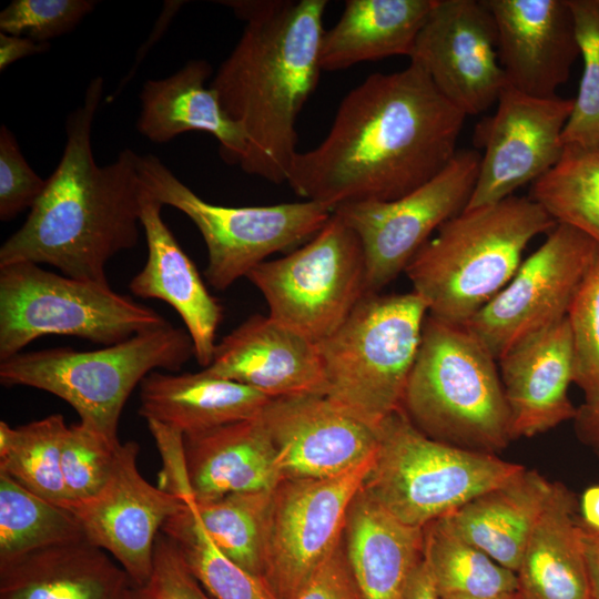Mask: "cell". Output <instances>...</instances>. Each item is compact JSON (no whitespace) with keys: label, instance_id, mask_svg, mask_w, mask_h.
<instances>
[{"label":"cell","instance_id":"1","mask_svg":"<svg viewBox=\"0 0 599 599\" xmlns=\"http://www.w3.org/2000/svg\"><path fill=\"white\" fill-rule=\"evenodd\" d=\"M465 118L414 62L373 73L342 100L326 138L295 154L286 183L333 211L398 199L450 162Z\"/></svg>","mask_w":599,"mask_h":599},{"label":"cell","instance_id":"2","mask_svg":"<svg viewBox=\"0 0 599 599\" xmlns=\"http://www.w3.org/2000/svg\"><path fill=\"white\" fill-rule=\"evenodd\" d=\"M103 91V78L95 77L83 103L67 116L61 160L26 222L1 245L0 265L49 264L72 278L108 282V262L136 245L143 192L140 155L124 149L100 166L92 152V124Z\"/></svg>","mask_w":599,"mask_h":599},{"label":"cell","instance_id":"3","mask_svg":"<svg viewBox=\"0 0 599 599\" xmlns=\"http://www.w3.org/2000/svg\"><path fill=\"white\" fill-rule=\"evenodd\" d=\"M245 21L210 87L242 130L241 169L286 182L297 153V116L315 90L326 0L222 1Z\"/></svg>","mask_w":599,"mask_h":599},{"label":"cell","instance_id":"4","mask_svg":"<svg viewBox=\"0 0 599 599\" xmlns=\"http://www.w3.org/2000/svg\"><path fill=\"white\" fill-rule=\"evenodd\" d=\"M556 224L529 196L464 210L436 231L405 273L428 315L463 326L512 278L528 243Z\"/></svg>","mask_w":599,"mask_h":599},{"label":"cell","instance_id":"5","mask_svg":"<svg viewBox=\"0 0 599 599\" xmlns=\"http://www.w3.org/2000/svg\"><path fill=\"white\" fill-rule=\"evenodd\" d=\"M497 363L464 326L427 315L402 408L433 439L496 454L514 439Z\"/></svg>","mask_w":599,"mask_h":599},{"label":"cell","instance_id":"6","mask_svg":"<svg viewBox=\"0 0 599 599\" xmlns=\"http://www.w3.org/2000/svg\"><path fill=\"white\" fill-rule=\"evenodd\" d=\"M194 356L186 329L171 323L93 351L55 347L0 362L3 386H28L67 402L80 423L111 441L133 389L156 369L180 370Z\"/></svg>","mask_w":599,"mask_h":599},{"label":"cell","instance_id":"7","mask_svg":"<svg viewBox=\"0 0 599 599\" xmlns=\"http://www.w3.org/2000/svg\"><path fill=\"white\" fill-rule=\"evenodd\" d=\"M427 315L413 291L364 295L342 325L316 343L325 396L376 428L402 407Z\"/></svg>","mask_w":599,"mask_h":599},{"label":"cell","instance_id":"8","mask_svg":"<svg viewBox=\"0 0 599 599\" xmlns=\"http://www.w3.org/2000/svg\"><path fill=\"white\" fill-rule=\"evenodd\" d=\"M377 449L362 488L406 525L424 528L510 479L524 466L420 432L400 407L376 427Z\"/></svg>","mask_w":599,"mask_h":599},{"label":"cell","instance_id":"9","mask_svg":"<svg viewBox=\"0 0 599 599\" xmlns=\"http://www.w3.org/2000/svg\"><path fill=\"white\" fill-rule=\"evenodd\" d=\"M167 323L109 282L72 278L31 262L0 265V362L48 335L110 346Z\"/></svg>","mask_w":599,"mask_h":599},{"label":"cell","instance_id":"10","mask_svg":"<svg viewBox=\"0 0 599 599\" xmlns=\"http://www.w3.org/2000/svg\"><path fill=\"white\" fill-rule=\"evenodd\" d=\"M144 186L163 204L184 213L200 231L206 250L204 276L215 290L225 291L266 257L292 252L327 223L333 210L303 200L262 206H223L210 203L155 155L139 158Z\"/></svg>","mask_w":599,"mask_h":599},{"label":"cell","instance_id":"11","mask_svg":"<svg viewBox=\"0 0 599 599\" xmlns=\"http://www.w3.org/2000/svg\"><path fill=\"white\" fill-rule=\"evenodd\" d=\"M246 277L270 317L314 343L334 333L366 295L363 245L334 212L309 241Z\"/></svg>","mask_w":599,"mask_h":599},{"label":"cell","instance_id":"12","mask_svg":"<svg viewBox=\"0 0 599 599\" xmlns=\"http://www.w3.org/2000/svg\"><path fill=\"white\" fill-rule=\"evenodd\" d=\"M480 164L476 150H458L433 179L392 201L343 204L334 210L358 236L366 263V294L392 283L448 220L463 212Z\"/></svg>","mask_w":599,"mask_h":599},{"label":"cell","instance_id":"13","mask_svg":"<svg viewBox=\"0 0 599 599\" xmlns=\"http://www.w3.org/2000/svg\"><path fill=\"white\" fill-rule=\"evenodd\" d=\"M374 456L334 477L282 479L273 488L262 578L278 599H293L341 544L349 505Z\"/></svg>","mask_w":599,"mask_h":599},{"label":"cell","instance_id":"14","mask_svg":"<svg viewBox=\"0 0 599 599\" xmlns=\"http://www.w3.org/2000/svg\"><path fill=\"white\" fill-rule=\"evenodd\" d=\"M598 253L587 235L556 224L508 284L463 326L498 361L520 341L567 317Z\"/></svg>","mask_w":599,"mask_h":599},{"label":"cell","instance_id":"15","mask_svg":"<svg viewBox=\"0 0 599 599\" xmlns=\"http://www.w3.org/2000/svg\"><path fill=\"white\" fill-rule=\"evenodd\" d=\"M572 109L573 99L531 97L506 84L495 114L476 126L484 153L465 210L502 201L547 173L564 151L562 132Z\"/></svg>","mask_w":599,"mask_h":599},{"label":"cell","instance_id":"16","mask_svg":"<svg viewBox=\"0 0 599 599\" xmlns=\"http://www.w3.org/2000/svg\"><path fill=\"white\" fill-rule=\"evenodd\" d=\"M409 59L466 116L497 103L507 84L496 23L484 0H435Z\"/></svg>","mask_w":599,"mask_h":599},{"label":"cell","instance_id":"17","mask_svg":"<svg viewBox=\"0 0 599 599\" xmlns=\"http://www.w3.org/2000/svg\"><path fill=\"white\" fill-rule=\"evenodd\" d=\"M139 451L138 443H121L104 488L70 508L85 539L112 555L134 586L150 578L162 526L184 507L181 498L143 478L138 468Z\"/></svg>","mask_w":599,"mask_h":599},{"label":"cell","instance_id":"18","mask_svg":"<svg viewBox=\"0 0 599 599\" xmlns=\"http://www.w3.org/2000/svg\"><path fill=\"white\" fill-rule=\"evenodd\" d=\"M258 416L275 447L281 480L334 477L377 449L376 428L325 395L272 398Z\"/></svg>","mask_w":599,"mask_h":599},{"label":"cell","instance_id":"19","mask_svg":"<svg viewBox=\"0 0 599 599\" xmlns=\"http://www.w3.org/2000/svg\"><path fill=\"white\" fill-rule=\"evenodd\" d=\"M484 1L496 23L507 84L531 97H556L580 57L568 0Z\"/></svg>","mask_w":599,"mask_h":599},{"label":"cell","instance_id":"20","mask_svg":"<svg viewBox=\"0 0 599 599\" xmlns=\"http://www.w3.org/2000/svg\"><path fill=\"white\" fill-rule=\"evenodd\" d=\"M202 369L270 398L325 395L317 344L268 315L254 314L224 336L211 364Z\"/></svg>","mask_w":599,"mask_h":599},{"label":"cell","instance_id":"21","mask_svg":"<svg viewBox=\"0 0 599 599\" xmlns=\"http://www.w3.org/2000/svg\"><path fill=\"white\" fill-rule=\"evenodd\" d=\"M497 362L514 439L573 420L577 407L568 395L573 347L567 317L520 341Z\"/></svg>","mask_w":599,"mask_h":599},{"label":"cell","instance_id":"22","mask_svg":"<svg viewBox=\"0 0 599 599\" xmlns=\"http://www.w3.org/2000/svg\"><path fill=\"white\" fill-rule=\"evenodd\" d=\"M162 206L143 184L140 221L148 258L129 288L138 297L163 301L177 312L193 342L194 357L205 368L214 355L223 308L163 221Z\"/></svg>","mask_w":599,"mask_h":599},{"label":"cell","instance_id":"23","mask_svg":"<svg viewBox=\"0 0 599 599\" xmlns=\"http://www.w3.org/2000/svg\"><path fill=\"white\" fill-rule=\"evenodd\" d=\"M133 587L125 570L87 539L0 565V599H130Z\"/></svg>","mask_w":599,"mask_h":599},{"label":"cell","instance_id":"24","mask_svg":"<svg viewBox=\"0 0 599 599\" xmlns=\"http://www.w3.org/2000/svg\"><path fill=\"white\" fill-rule=\"evenodd\" d=\"M258 415L184 435L187 476L195 500L271 490L280 483L276 450Z\"/></svg>","mask_w":599,"mask_h":599},{"label":"cell","instance_id":"25","mask_svg":"<svg viewBox=\"0 0 599 599\" xmlns=\"http://www.w3.org/2000/svg\"><path fill=\"white\" fill-rule=\"evenodd\" d=\"M211 73L210 63L196 59L167 78L148 80L140 93L136 129L155 143L169 142L189 131L210 133L219 141L224 160L240 164L246 139L224 111L215 90L205 85Z\"/></svg>","mask_w":599,"mask_h":599},{"label":"cell","instance_id":"26","mask_svg":"<svg viewBox=\"0 0 599 599\" xmlns=\"http://www.w3.org/2000/svg\"><path fill=\"white\" fill-rule=\"evenodd\" d=\"M343 545L365 599H403L423 558L424 528L404 524L361 487L347 511Z\"/></svg>","mask_w":599,"mask_h":599},{"label":"cell","instance_id":"27","mask_svg":"<svg viewBox=\"0 0 599 599\" xmlns=\"http://www.w3.org/2000/svg\"><path fill=\"white\" fill-rule=\"evenodd\" d=\"M554 483L524 467L443 519L464 540L517 572Z\"/></svg>","mask_w":599,"mask_h":599},{"label":"cell","instance_id":"28","mask_svg":"<svg viewBox=\"0 0 599 599\" xmlns=\"http://www.w3.org/2000/svg\"><path fill=\"white\" fill-rule=\"evenodd\" d=\"M272 398L205 373L153 370L140 384L139 415L186 434L256 417Z\"/></svg>","mask_w":599,"mask_h":599},{"label":"cell","instance_id":"29","mask_svg":"<svg viewBox=\"0 0 599 599\" xmlns=\"http://www.w3.org/2000/svg\"><path fill=\"white\" fill-rule=\"evenodd\" d=\"M520 599H591L575 495L554 483L516 572Z\"/></svg>","mask_w":599,"mask_h":599},{"label":"cell","instance_id":"30","mask_svg":"<svg viewBox=\"0 0 599 599\" xmlns=\"http://www.w3.org/2000/svg\"><path fill=\"white\" fill-rule=\"evenodd\" d=\"M435 0H347L324 31L319 64L337 71L393 55L410 57Z\"/></svg>","mask_w":599,"mask_h":599},{"label":"cell","instance_id":"31","mask_svg":"<svg viewBox=\"0 0 599 599\" xmlns=\"http://www.w3.org/2000/svg\"><path fill=\"white\" fill-rule=\"evenodd\" d=\"M423 555L439 599H516L515 571L459 537L443 519L424 527Z\"/></svg>","mask_w":599,"mask_h":599},{"label":"cell","instance_id":"32","mask_svg":"<svg viewBox=\"0 0 599 599\" xmlns=\"http://www.w3.org/2000/svg\"><path fill=\"white\" fill-rule=\"evenodd\" d=\"M557 223L599 247V145L566 144L558 162L532 183L530 196Z\"/></svg>","mask_w":599,"mask_h":599},{"label":"cell","instance_id":"33","mask_svg":"<svg viewBox=\"0 0 599 599\" xmlns=\"http://www.w3.org/2000/svg\"><path fill=\"white\" fill-rule=\"evenodd\" d=\"M85 539L75 516L0 471V565L33 551Z\"/></svg>","mask_w":599,"mask_h":599},{"label":"cell","instance_id":"34","mask_svg":"<svg viewBox=\"0 0 599 599\" xmlns=\"http://www.w3.org/2000/svg\"><path fill=\"white\" fill-rule=\"evenodd\" d=\"M61 414L18 427L0 422V471L31 493L69 509L61 471V446L67 429Z\"/></svg>","mask_w":599,"mask_h":599},{"label":"cell","instance_id":"35","mask_svg":"<svg viewBox=\"0 0 599 599\" xmlns=\"http://www.w3.org/2000/svg\"><path fill=\"white\" fill-rule=\"evenodd\" d=\"M170 517L161 532L173 541L187 568L215 599H278L266 581L224 555L204 530L193 497Z\"/></svg>","mask_w":599,"mask_h":599},{"label":"cell","instance_id":"36","mask_svg":"<svg viewBox=\"0 0 599 599\" xmlns=\"http://www.w3.org/2000/svg\"><path fill=\"white\" fill-rule=\"evenodd\" d=\"M272 490L232 493L205 500L193 498L196 515L217 548L261 578Z\"/></svg>","mask_w":599,"mask_h":599},{"label":"cell","instance_id":"37","mask_svg":"<svg viewBox=\"0 0 599 599\" xmlns=\"http://www.w3.org/2000/svg\"><path fill=\"white\" fill-rule=\"evenodd\" d=\"M568 3L583 68L573 109L562 132V144L599 145V0H568Z\"/></svg>","mask_w":599,"mask_h":599},{"label":"cell","instance_id":"38","mask_svg":"<svg viewBox=\"0 0 599 599\" xmlns=\"http://www.w3.org/2000/svg\"><path fill=\"white\" fill-rule=\"evenodd\" d=\"M121 441H111L82 423L67 427L61 471L71 507L95 497L109 481Z\"/></svg>","mask_w":599,"mask_h":599},{"label":"cell","instance_id":"39","mask_svg":"<svg viewBox=\"0 0 599 599\" xmlns=\"http://www.w3.org/2000/svg\"><path fill=\"white\" fill-rule=\"evenodd\" d=\"M567 319L573 347V383L585 402L599 399V253L580 285Z\"/></svg>","mask_w":599,"mask_h":599},{"label":"cell","instance_id":"40","mask_svg":"<svg viewBox=\"0 0 599 599\" xmlns=\"http://www.w3.org/2000/svg\"><path fill=\"white\" fill-rule=\"evenodd\" d=\"M95 4L92 0H13L0 12V30L49 43L71 31Z\"/></svg>","mask_w":599,"mask_h":599},{"label":"cell","instance_id":"41","mask_svg":"<svg viewBox=\"0 0 599 599\" xmlns=\"http://www.w3.org/2000/svg\"><path fill=\"white\" fill-rule=\"evenodd\" d=\"M47 185L23 156L10 129L0 128V220L10 221L32 207Z\"/></svg>","mask_w":599,"mask_h":599},{"label":"cell","instance_id":"42","mask_svg":"<svg viewBox=\"0 0 599 599\" xmlns=\"http://www.w3.org/2000/svg\"><path fill=\"white\" fill-rule=\"evenodd\" d=\"M130 599H215L196 580L171 539L159 534L148 581Z\"/></svg>","mask_w":599,"mask_h":599},{"label":"cell","instance_id":"43","mask_svg":"<svg viewBox=\"0 0 599 599\" xmlns=\"http://www.w3.org/2000/svg\"><path fill=\"white\" fill-rule=\"evenodd\" d=\"M293 599H365L347 561L343 539Z\"/></svg>","mask_w":599,"mask_h":599},{"label":"cell","instance_id":"44","mask_svg":"<svg viewBox=\"0 0 599 599\" xmlns=\"http://www.w3.org/2000/svg\"><path fill=\"white\" fill-rule=\"evenodd\" d=\"M146 424L162 458L159 487L181 499L193 497L187 476L183 433L155 420H146Z\"/></svg>","mask_w":599,"mask_h":599},{"label":"cell","instance_id":"45","mask_svg":"<svg viewBox=\"0 0 599 599\" xmlns=\"http://www.w3.org/2000/svg\"><path fill=\"white\" fill-rule=\"evenodd\" d=\"M49 49V43L0 32V71L20 59L45 52Z\"/></svg>","mask_w":599,"mask_h":599},{"label":"cell","instance_id":"46","mask_svg":"<svg viewBox=\"0 0 599 599\" xmlns=\"http://www.w3.org/2000/svg\"><path fill=\"white\" fill-rule=\"evenodd\" d=\"M573 423L580 440L599 454V399L577 407Z\"/></svg>","mask_w":599,"mask_h":599},{"label":"cell","instance_id":"47","mask_svg":"<svg viewBox=\"0 0 599 599\" xmlns=\"http://www.w3.org/2000/svg\"><path fill=\"white\" fill-rule=\"evenodd\" d=\"M403 599H439L424 555L408 580Z\"/></svg>","mask_w":599,"mask_h":599},{"label":"cell","instance_id":"48","mask_svg":"<svg viewBox=\"0 0 599 599\" xmlns=\"http://www.w3.org/2000/svg\"><path fill=\"white\" fill-rule=\"evenodd\" d=\"M585 559L592 599H599V534L582 526Z\"/></svg>","mask_w":599,"mask_h":599},{"label":"cell","instance_id":"49","mask_svg":"<svg viewBox=\"0 0 599 599\" xmlns=\"http://www.w3.org/2000/svg\"><path fill=\"white\" fill-rule=\"evenodd\" d=\"M581 525L599 534V485L585 489L578 502Z\"/></svg>","mask_w":599,"mask_h":599},{"label":"cell","instance_id":"50","mask_svg":"<svg viewBox=\"0 0 599 599\" xmlns=\"http://www.w3.org/2000/svg\"><path fill=\"white\" fill-rule=\"evenodd\" d=\"M516 599H520V597H519V598H516Z\"/></svg>","mask_w":599,"mask_h":599},{"label":"cell","instance_id":"51","mask_svg":"<svg viewBox=\"0 0 599 599\" xmlns=\"http://www.w3.org/2000/svg\"><path fill=\"white\" fill-rule=\"evenodd\" d=\"M592 599V598H591Z\"/></svg>","mask_w":599,"mask_h":599}]
</instances>
